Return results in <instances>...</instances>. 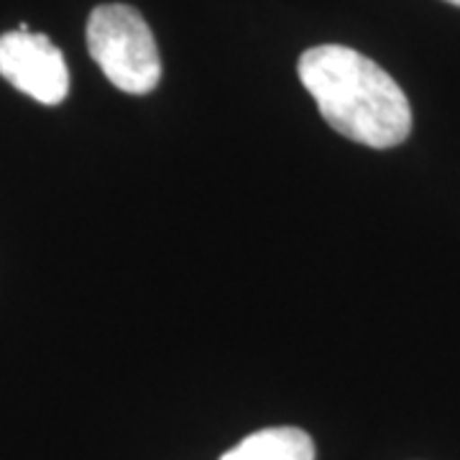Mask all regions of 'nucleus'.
I'll return each mask as SVG.
<instances>
[{
    "mask_svg": "<svg viewBox=\"0 0 460 460\" xmlns=\"http://www.w3.org/2000/svg\"><path fill=\"white\" fill-rule=\"evenodd\" d=\"M0 75L23 95L44 105H59L69 93V69L65 54L49 36L31 31H8L0 36Z\"/></svg>",
    "mask_w": 460,
    "mask_h": 460,
    "instance_id": "nucleus-3",
    "label": "nucleus"
},
{
    "mask_svg": "<svg viewBox=\"0 0 460 460\" xmlns=\"http://www.w3.org/2000/svg\"><path fill=\"white\" fill-rule=\"evenodd\" d=\"M220 460H314V443L299 428H266L230 447Z\"/></svg>",
    "mask_w": 460,
    "mask_h": 460,
    "instance_id": "nucleus-4",
    "label": "nucleus"
},
{
    "mask_svg": "<svg viewBox=\"0 0 460 460\" xmlns=\"http://www.w3.org/2000/svg\"><path fill=\"white\" fill-rule=\"evenodd\" d=\"M87 49L102 75L128 95H148L162 80L156 39L131 5H98L87 18Z\"/></svg>",
    "mask_w": 460,
    "mask_h": 460,
    "instance_id": "nucleus-2",
    "label": "nucleus"
},
{
    "mask_svg": "<svg viewBox=\"0 0 460 460\" xmlns=\"http://www.w3.org/2000/svg\"><path fill=\"white\" fill-rule=\"evenodd\" d=\"M299 80L330 128L371 148H392L411 133L404 90L361 51L323 44L299 57Z\"/></svg>",
    "mask_w": 460,
    "mask_h": 460,
    "instance_id": "nucleus-1",
    "label": "nucleus"
},
{
    "mask_svg": "<svg viewBox=\"0 0 460 460\" xmlns=\"http://www.w3.org/2000/svg\"><path fill=\"white\" fill-rule=\"evenodd\" d=\"M445 3H450V5H458L460 8V0H445Z\"/></svg>",
    "mask_w": 460,
    "mask_h": 460,
    "instance_id": "nucleus-5",
    "label": "nucleus"
}]
</instances>
